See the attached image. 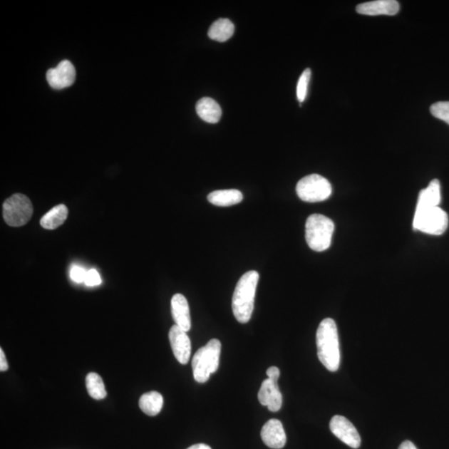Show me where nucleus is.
I'll use <instances>...</instances> for the list:
<instances>
[{"label": "nucleus", "mask_w": 449, "mask_h": 449, "mask_svg": "<svg viewBox=\"0 0 449 449\" xmlns=\"http://www.w3.org/2000/svg\"><path fill=\"white\" fill-rule=\"evenodd\" d=\"M234 26L231 20L228 19H220L215 21L210 27L208 36L210 38L218 42H226L232 37Z\"/></svg>", "instance_id": "nucleus-20"}, {"label": "nucleus", "mask_w": 449, "mask_h": 449, "mask_svg": "<svg viewBox=\"0 0 449 449\" xmlns=\"http://www.w3.org/2000/svg\"><path fill=\"white\" fill-rule=\"evenodd\" d=\"M440 202V182L438 179H433L425 189H423L419 192L416 212H421L428 209L439 207Z\"/></svg>", "instance_id": "nucleus-14"}, {"label": "nucleus", "mask_w": 449, "mask_h": 449, "mask_svg": "<svg viewBox=\"0 0 449 449\" xmlns=\"http://www.w3.org/2000/svg\"><path fill=\"white\" fill-rule=\"evenodd\" d=\"M356 11L363 15H396L399 11V4L396 0H376L358 4Z\"/></svg>", "instance_id": "nucleus-15"}, {"label": "nucleus", "mask_w": 449, "mask_h": 449, "mask_svg": "<svg viewBox=\"0 0 449 449\" xmlns=\"http://www.w3.org/2000/svg\"><path fill=\"white\" fill-rule=\"evenodd\" d=\"M448 227V214L439 207L414 214L413 227L416 231L440 236Z\"/></svg>", "instance_id": "nucleus-7"}, {"label": "nucleus", "mask_w": 449, "mask_h": 449, "mask_svg": "<svg viewBox=\"0 0 449 449\" xmlns=\"http://www.w3.org/2000/svg\"><path fill=\"white\" fill-rule=\"evenodd\" d=\"M258 399L269 411L278 412L282 407L283 397L277 382L269 378L264 379L258 393Z\"/></svg>", "instance_id": "nucleus-12"}, {"label": "nucleus", "mask_w": 449, "mask_h": 449, "mask_svg": "<svg viewBox=\"0 0 449 449\" xmlns=\"http://www.w3.org/2000/svg\"><path fill=\"white\" fill-rule=\"evenodd\" d=\"M50 87L63 89L71 86L76 78V70L68 60H63L56 68H50L46 74Z\"/></svg>", "instance_id": "nucleus-9"}, {"label": "nucleus", "mask_w": 449, "mask_h": 449, "mask_svg": "<svg viewBox=\"0 0 449 449\" xmlns=\"http://www.w3.org/2000/svg\"><path fill=\"white\" fill-rule=\"evenodd\" d=\"M86 273L87 272L81 267L73 266L70 269V278L74 282L83 283L84 282L85 277H86Z\"/></svg>", "instance_id": "nucleus-25"}, {"label": "nucleus", "mask_w": 449, "mask_h": 449, "mask_svg": "<svg viewBox=\"0 0 449 449\" xmlns=\"http://www.w3.org/2000/svg\"><path fill=\"white\" fill-rule=\"evenodd\" d=\"M33 212L31 201L23 194H14L3 204L4 219L10 227L24 226L31 219Z\"/></svg>", "instance_id": "nucleus-6"}, {"label": "nucleus", "mask_w": 449, "mask_h": 449, "mask_svg": "<svg viewBox=\"0 0 449 449\" xmlns=\"http://www.w3.org/2000/svg\"><path fill=\"white\" fill-rule=\"evenodd\" d=\"M208 202L214 206L231 207L242 202L243 195L239 190H217L208 195Z\"/></svg>", "instance_id": "nucleus-17"}, {"label": "nucleus", "mask_w": 449, "mask_h": 449, "mask_svg": "<svg viewBox=\"0 0 449 449\" xmlns=\"http://www.w3.org/2000/svg\"><path fill=\"white\" fill-rule=\"evenodd\" d=\"M259 278L257 272L249 271L237 284L232 297V311L239 323L246 324L252 318Z\"/></svg>", "instance_id": "nucleus-2"}, {"label": "nucleus", "mask_w": 449, "mask_h": 449, "mask_svg": "<svg viewBox=\"0 0 449 449\" xmlns=\"http://www.w3.org/2000/svg\"><path fill=\"white\" fill-rule=\"evenodd\" d=\"M9 364L6 361V357L2 349H0V371L4 372L8 371Z\"/></svg>", "instance_id": "nucleus-27"}, {"label": "nucleus", "mask_w": 449, "mask_h": 449, "mask_svg": "<svg viewBox=\"0 0 449 449\" xmlns=\"http://www.w3.org/2000/svg\"><path fill=\"white\" fill-rule=\"evenodd\" d=\"M267 374L268 378L272 379V381L274 382H277L279 376H281V371H279V368L276 366H272L267 369Z\"/></svg>", "instance_id": "nucleus-26"}, {"label": "nucleus", "mask_w": 449, "mask_h": 449, "mask_svg": "<svg viewBox=\"0 0 449 449\" xmlns=\"http://www.w3.org/2000/svg\"><path fill=\"white\" fill-rule=\"evenodd\" d=\"M169 341L175 358L180 363L187 364L192 353V344L187 332L175 324L170 329Z\"/></svg>", "instance_id": "nucleus-10"}, {"label": "nucleus", "mask_w": 449, "mask_h": 449, "mask_svg": "<svg viewBox=\"0 0 449 449\" xmlns=\"http://www.w3.org/2000/svg\"><path fill=\"white\" fill-rule=\"evenodd\" d=\"M221 351L222 344L217 339H211L206 346L198 349L192 362L195 381L206 383L211 374L217 372Z\"/></svg>", "instance_id": "nucleus-3"}, {"label": "nucleus", "mask_w": 449, "mask_h": 449, "mask_svg": "<svg viewBox=\"0 0 449 449\" xmlns=\"http://www.w3.org/2000/svg\"><path fill=\"white\" fill-rule=\"evenodd\" d=\"M433 116L443 120L449 125V102H438L430 107Z\"/></svg>", "instance_id": "nucleus-23"}, {"label": "nucleus", "mask_w": 449, "mask_h": 449, "mask_svg": "<svg viewBox=\"0 0 449 449\" xmlns=\"http://www.w3.org/2000/svg\"><path fill=\"white\" fill-rule=\"evenodd\" d=\"M311 77V70L306 68L301 75L297 84V98L299 102L302 103L306 100L308 92L309 80Z\"/></svg>", "instance_id": "nucleus-22"}, {"label": "nucleus", "mask_w": 449, "mask_h": 449, "mask_svg": "<svg viewBox=\"0 0 449 449\" xmlns=\"http://www.w3.org/2000/svg\"><path fill=\"white\" fill-rule=\"evenodd\" d=\"M299 199L306 202L316 203L326 201L332 194L331 184L318 174H311L299 180L296 185Z\"/></svg>", "instance_id": "nucleus-5"}, {"label": "nucleus", "mask_w": 449, "mask_h": 449, "mask_svg": "<svg viewBox=\"0 0 449 449\" xmlns=\"http://www.w3.org/2000/svg\"><path fill=\"white\" fill-rule=\"evenodd\" d=\"M86 387L89 396L97 401H101L107 396L103 379L97 373L92 372L88 374Z\"/></svg>", "instance_id": "nucleus-21"}, {"label": "nucleus", "mask_w": 449, "mask_h": 449, "mask_svg": "<svg viewBox=\"0 0 449 449\" xmlns=\"http://www.w3.org/2000/svg\"><path fill=\"white\" fill-rule=\"evenodd\" d=\"M163 397L156 391L148 392L143 394L139 399V407L148 416H156L161 412L163 407Z\"/></svg>", "instance_id": "nucleus-18"}, {"label": "nucleus", "mask_w": 449, "mask_h": 449, "mask_svg": "<svg viewBox=\"0 0 449 449\" xmlns=\"http://www.w3.org/2000/svg\"><path fill=\"white\" fill-rule=\"evenodd\" d=\"M172 314L177 326L188 332L192 328L187 299L182 294H174L171 301Z\"/></svg>", "instance_id": "nucleus-13"}, {"label": "nucleus", "mask_w": 449, "mask_h": 449, "mask_svg": "<svg viewBox=\"0 0 449 449\" xmlns=\"http://www.w3.org/2000/svg\"><path fill=\"white\" fill-rule=\"evenodd\" d=\"M187 449H212L211 447L204 443L194 444V445L189 447Z\"/></svg>", "instance_id": "nucleus-29"}, {"label": "nucleus", "mask_w": 449, "mask_h": 449, "mask_svg": "<svg viewBox=\"0 0 449 449\" xmlns=\"http://www.w3.org/2000/svg\"><path fill=\"white\" fill-rule=\"evenodd\" d=\"M316 346L319 361L329 371H337L341 364V351L337 326L333 319H324L319 324L316 333Z\"/></svg>", "instance_id": "nucleus-1"}, {"label": "nucleus", "mask_w": 449, "mask_h": 449, "mask_svg": "<svg viewBox=\"0 0 449 449\" xmlns=\"http://www.w3.org/2000/svg\"><path fill=\"white\" fill-rule=\"evenodd\" d=\"M329 428L339 440L352 448L361 447V438L353 424L346 417L336 416L329 423Z\"/></svg>", "instance_id": "nucleus-8"}, {"label": "nucleus", "mask_w": 449, "mask_h": 449, "mask_svg": "<svg viewBox=\"0 0 449 449\" xmlns=\"http://www.w3.org/2000/svg\"><path fill=\"white\" fill-rule=\"evenodd\" d=\"M68 210L63 204L54 207L50 210L40 221L42 227L47 229H54L63 224L68 217Z\"/></svg>", "instance_id": "nucleus-19"}, {"label": "nucleus", "mask_w": 449, "mask_h": 449, "mask_svg": "<svg viewBox=\"0 0 449 449\" xmlns=\"http://www.w3.org/2000/svg\"><path fill=\"white\" fill-rule=\"evenodd\" d=\"M84 283L88 287H97L102 283V279L96 269H92L87 272Z\"/></svg>", "instance_id": "nucleus-24"}, {"label": "nucleus", "mask_w": 449, "mask_h": 449, "mask_svg": "<svg viewBox=\"0 0 449 449\" xmlns=\"http://www.w3.org/2000/svg\"><path fill=\"white\" fill-rule=\"evenodd\" d=\"M198 116L209 123H217L222 117V108L220 105L211 98L200 99L196 105Z\"/></svg>", "instance_id": "nucleus-16"}, {"label": "nucleus", "mask_w": 449, "mask_h": 449, "mask_svg": "<svg viewBox=\"0 0 449 449\" xmlns=\"http://www.w3.org/2000/svg\"><path fill=\"white\" fill-rule=\"evenodd\" d=\"M398 449H417V448L411 441L407 440L403 442Z\"/></svg>", "instance_id": "nucleus-28"}, {"label": "nucleus", "mask_w": 449, "mask_h": 449, "mask_svg": "<svg viewBox=\"0 0 449 449\" xmlns=\"http://www.w3.org/2000/svg\"><path fill=\"white\" fill-rule=\"evenodd\" d=\"M334 224L332 220L321 214H313L306 224V239L314 252H324L331 247Z\"/></svg>", "instance_id": "nucleus-4"}, {"label": "nucleus", "mask_w": 449, "mask_h": 449, "mask_svg": "<svg viewBox=\"0 0 449 449\" xmlns=\"http://www.w3.org/2000/svg\"><path fill=\"white\" fill-rule=\"evenodd\" d=\"M261 436L262 441L269 448L281 449L286 445L287 434L283 424L278 419H269L262 427Z\"/></svg>", "instance_id": "nucleus-11"}]
</instances>
